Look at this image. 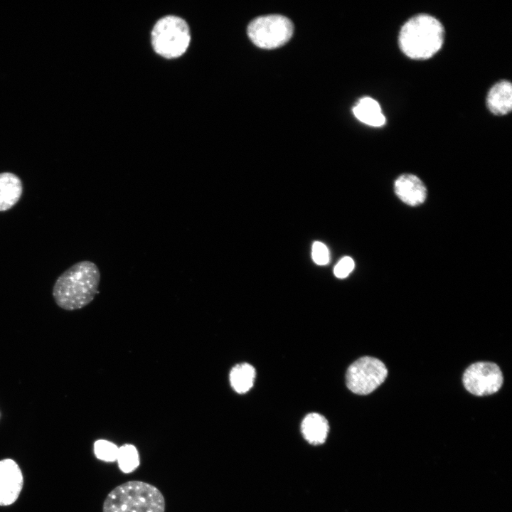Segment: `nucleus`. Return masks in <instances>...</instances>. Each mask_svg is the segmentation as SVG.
Instances as JSON below:
<instances>
[{
    "mask_svg": "<svg viewBox=\"0 0 512 512\" xmlns=\"http://www.w3.org/2000/svg\"><path fill=\"white\" fill-rule=\"evenodd\" d=\"M100 272L92 262H78L64 271L55 280L52 294L61 309L74 311L88 305L97 293Z\"/></svg>",
    "mask_w": 512,
    "mask_h": 512,
    "instance_id": "obj_1",
    "label": "nucleus"
},
{
    "mask_svg": "<svg viewBox=\"0 0 512 512\" xmlns=\"http://www.w3.org/2000/svg\"><path fill=\"white\" fill-rule=\"evenodd\" d=\"M444 29L435 17L420 14L409 18L399 32L398 43L408 58L422 60L435 55L442 48Z\"/></svg>",
    "mask_w": 512,
    "mask_h": 512,
    "instance_id": "obj_2",
    "label": "nucleus"
},
{
    "mask_svg": "<svg viewBox=\"0 0 512 512\" xmlns=\"http://www.w3.org/2000/svg\"><path fill=\"white\" fill-rule=\"evenodd\" d=\"M165 501L161 491L140 481L124 483L110 492L103 503V512H164Z\"/></svg>",
    "mask_w": 512,
    "mask_h": 512,
    "instance_id": "obj_3",
    "label": "nucleus"
},
{
    "mask_svg": "<svg viewBox=\"0 0 512 512\" xmlns=\"http://www.w3.org/2000/svg\"><path fill=\"white\" fill-rule=\"evenodd\" d=\"M151 39L156 53L166 58H178L188 47L191 41L189 27L183 18L166 16L155 23Z\"/></svg>",
    "mask_w": 512,
    "mask_h": 512,
    "instance_id": "obj_4",
    "label": "nucleus"
},
{
    "mask_svg": "<svg viewBox=\"0 0 512 512\" xmlns=\"http://www.w3.org/2000/svg\"><path fill=\"white\" fill-rule=\"evenodd\" d=\"M293 31L292 21L279 14L259 16L247 26L250 41L263 49H274L283 46L291 38Z\"/></svg>",
    "mask_w": 512,
    "mask_h": 512,
    "instance_id": "obj_5",
    "label": "nucleus"
},
{
    "mask_svg": "<svg viewBox=\"0 0 512 512\" xmlns=\"http://www.w3.org/2000/svg\"><path fill=\"white\" fill-rule=\"evenodd\" d=\"M387 375L388 370L381 361L370 356L361 357L348 367L346 385L356 394L368 395L383 383Z\"/></svg>",
    "mask_w": 512,
    "mask_h": 512,
    "instance_id": "obj_6",
    "label": "nucleus"
},
{
    "mask_svg": "<svg viewBox=\"0 0 512 512\" xmlns=\"http://www.w3.org/2000/svg\"><path fill=\"white\" fill-rule=\"evenodd\" d=\"M464 388L477 396L496 393L503 384L500 368L491 362H477L469 366L463 375Z\"/></svg>",
    "mask_w": 512,
    "mask_h": 512,
    "instance_id": "obj_7",
    "label": "nucleus"
},
{
    "mask_svg": "<svg viewBox=\"0 0 512 512\" xmlns=\"http://www.w3.org/2000/svg\"><path fill=\"white\" fill-rule=\"evenodd\" d=\"M23 483L18 465L12 459L0 461V506H9L18 498Z\"/></svg>",
    "mask_w": 512,
    "mask_h": 512,
    "instance_id": "obj_8",
    "label": "nucleus"
},
{
    "mask_svg": "<svg viewBox=\"0 0 512 512\" xmlns=\"http://www.w3.org/2000/svg\"><path fill=\"white\" fill-rule=\"evenodd\" d=\"M394 190L403 203L411 206L423 203L427 198V188L423 182L410 174L398 176L394 183Z\"/></svg>",
    "mask_w": 512,
    "mask_h": 512,
    "instance_id": "obj_9",
    "label": "nucleus"
},
{
    "mask_svg": "<svg viewBox=\"0 0 512 512\" xmlns=\"http://www.w3.org/2000/svg\"><path fill=\"white\" fill-rule=\"evenodd\" d=\"M489 110L495 115H506L512 109V85L506 80H500L489 90L486 97Z\"/></svg>",
    "mask_w": 512,
    "mask_h": 512,
    "instance_id": "obj_10",
    "label": "nucleus"
},
{
    "mask_svg": "<svg viewBox=\"0 0 512 512\" xmlns=\"http://www.w3.org/2000/svg\"><path fill=\"white\" fill-rule=\"evenodd\" d=\"M23 193L21 178L11 172L0 173V212L11 208Z\"/></svg>",
    "mask_w": 512,
    "mask_h": 512,
    "instance_id": "obj_11",
    "label": "nucleus"
},
{
    "mask_svg": "<svg viewBox=\"0 0 512 512\" xmlns=\"http://www.w3.org/2000/svg\"><path fill=\"white\" fill-rule=\"evenodd\" d=\"M353 112L360 122L371 127H380L386 122L379 103L370 97L361 98L353 107Z\"/></svg>",
    "mask_w": 512,
    "mask_h": 512,
    "instance_id": "obj_12",
    "label": "nucleus"
},
{
    "mask_svg": "<svg viewBox=\"0 0 512 512\" xmlns=\"http://www.w3.org/2000/svg\"><path fill=\"white\" fill-rule=\"evenodd\" d=\"M302 432L306 441L312 444H320L325 442L329 426L326 419L319 413H309L302 422Z\"/></svg>",
    "mask_w": 512,
    "mask_h": 512,
    "instance_id": "obj_13",
    "label": "nucleus"
},
{
    "mask_svg": "<svg viewBox=\"0 0 512 512\" xmlns=\"http://www.w3.org/2000/svg\"><path fill=\"white\" fill-rule=\"evenodd\" d=\"M255 375V369L250 364H238L230 373V385L237 393H245L252 387Z\"/></svg>",
    "mask_w": 512,
    "mask_h": 512,
    "instance_id": "obj_14",
    "label": "nucleus"
},
{
    "mask_svg": "<svg viewBox=\"0 0 512 512\" xmlns=\"http://www.w3.org/2000/svg\"><path fill=\"white\" fill-rule=\"evenodd\" d=\"M117 459L119 469L124 473L132 472L139 464L138 451L132 444H126L119 448Z\"/></svg>",
    "mask_w": 512,
    "mask_h": 512,
    "instance_id": "obj_15",
    "label": "nucleus"
},
{
    "mask_svg": "<svg viewBox=\"0 0 512 512\" xmlns=\"http://www.w3.org/2000/svg\"><path fill=\"white\" fill-rule=\"evenodd\" d=\"M119 448L112 442L99 439L95 442L94 452L97 458L105 462H114L117 459Z\"/></svg>",
    "mask_w": 512,
    "mask_h": 512,
    "instance_id": "obj_16",
    "label": "nucleus"
},
{
    "mask_svg": "<svg viewBox=\"0 0 512 512\" xmlns=\"http://www.w3.org/2000/svg\"><path fill=\"white\" fill-rule=\"evenodd\" d=\"M312 259L319 265H324L329 262V252L327 247L322 242L316 241L312 245Z\"/></svg>",
    "mask_w": 512,
    "mask_h": 512,
    "instance_id": "obj_17",
    "label": "nucleus"
},
{
    "mask_svg": "<svg viewBox=\"0 0 512 512\" xmlns=\"http://www.w3.org/2000/svg\"><path fill=\"white\" fill-rule=\"evenodd\" d=\"M354 261L351 257H343L334 267V273L336 277L343 279L349 275L354 269Z\"/></svg>",
    "mask_w": 512,
    "mask_h": 512,
    "instance_id": "obj_18",
    "label": "nucleus"
}]
</instances>
